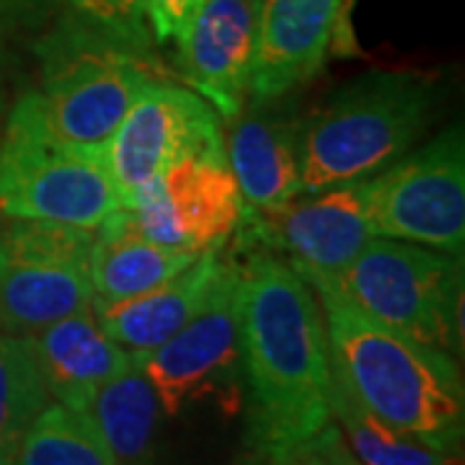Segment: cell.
<instances>
[{
    "mask_svg": "<svg viewBox=\"0 0 465 465\" xmlns=\"http://www.w3.org/2000/svg\"><path fill=\"white\" fill-rule=\"evenodd\" d=\"M235 292L249 448H295L331 421V351L313 287L292 262L243 251Z\"/></svg>",
    "mask_w": 465,
    "mask_h": 465,
    "instance_id": "1",
    "label": "cell"
},
{
    "mask_svg": "<svg viewBox=\"0 0 465 465\" xmlns=\"http://www.w3.org/2000/svg\"><path fill=\"white\" fill-rule=\"evenodd\" d=\"M313 292L326 323L331 370L351 396L388 427L460 458L465 388L455 357L382 326L326 287Z\"/></svg>",
    "mask_w": 465,
    "mask_h": 465,
    "instance_id": "2",
    "label": "cell"
},
{
    "mask_svg": "<svg viewBox=\"0 0 465 465\" xmlns=\"http://www.w3.org/2000/svg\"><path fill=\"white\" fill-rule=\"evenodd\" d=\"M434 85L416 73L372 70L300 119V194L365 182L396 163L427 127Z\"/></svg>",
    "mask_w": 465,
    "mask_h": 465,
    "instance_id": "3",
    "label": "cell"
},
{
    "mask_svg": "<svg viewBox=\"0 0 465 465\" xmlns=\"http://www.w3.org/2000/svg\"><path fill=\"white\" fill-rule=\"evenodd\" d=\"M295 269L382 326L463 357V256L378 235L339 274Z\"/></svg>",
    "mask_w": 465,
    "mask_h": 465,
    "instance_id": "4",
    "label": "cell"
},
{
    "mask_svg": "<svg viewBox=\"0 0 465 465\" xmlns=\"http://www.w3.org/2000/svg\"><path fill=\"white\" fill-rule=\"evenodd\" d=\"M42 109L67 143L104 153L106 143L158 70L137 50L70 14L36 45Z\"/></svg>",
    "mask_w": 465,
    "mask_h": 465,
    "instance_id": "5",
    "label": "cell"
},
{
    "mask_svg": "<svg viewBox=\"0 0 465 465\" xmlns=\"http://www.w3.org/2000/svg\"><path fill=\"white\" fill-rule=\"evenodd\" d=\"M124 207L104 153L67 143L39 96H21L0 134V223L54 220L96 231Z\"/></svg>",
    "mask_w": 465,
    "mask_h": 465,
    "instance_id": "6",
    "label": "cell"
},
{
    "mask_svg": "<svg viewBox=\"0 0 465 465\" xmlns=\"http://www.w3.org/2000/svg\"><path fill=\"white\" fill-rule=\"evenodd\" d=\"M238 277V264L228 262L200 313L161 347L133 357L158 396L161 414L168 419H179L204 403H215L228 416L243 409L235 316Z\"/></svg>",
    "mask_w": 465,
    "mask_h": 465,
    "instance_id": "7",
    "label": "cell"
},
{
    "mask_svg": "<svg viewBox=\"0 0 465 465\" xmlns=\"http://www.w3.org/2000/svg\"><path fill=\"white\" fill-rule=\"evenodd\" d=\"M365 192L381 238L463 256L465 143L460 127H450L421 150L401 155L367 179Z\"/></svg>",
    "mask_w": 465,
    "mask_h": 465,
    "instance_id": "8",
    "label": "cell"
},
{
    "mask_svg": "<svg viewBox=\"0 0 465 465\" xmlns=\"http://www.w3.org/2000/svg\"><path fill=\"white\" fill-rule=\"evenodd\" d=\"M127 210L153 243L204 253L223 249L238 231L243 200L225 153H200L143 183Z\"/></svg>",
    "mask_w": 465,
    "mask_h": 465,
    "instance_id": "9",
    "label": "cell"
},
{
    "mask_svg": "<svg viewBox=\"0 0 465 465\" xmlns=\"http://www.w3.org/2000/svg\"><path fill=\"white\" fill-rule=\"evenodd\" d=\"M200 153H225L215 109L192 88L155 78L106 143L104 163L130 207L143 183Z\"/></svg>",
    "mask_w": 465,
    "mask_h": 465,
    "instance_id": "10",
    "label": "cell"
},
{
    "mask_svg": "<svg viewBox=\"0 0 465 465\" xmlns=\"http://www.w3.org/2000/svg\"><path fill=\"white\" fill-rule=\"evenodd\" d=\"M365 182L302 192L269 215L243 213L235 231L241 251H284L300 269L339 274L378 238L367 210Z\"/></svg>",
    "mask_w": 465,
    "mask_h": 465,
    "instance_id": "11",
    "label": "cell"
},
{
    "mask_svg": "<svg viewBox=\"0 0 465 465\" xmlns=\"http://www.w3.org/2000/svg\"><path fill=\"white\" fill-rule=\"evenodd\" d=\"M262 0H204L182 36L186 84L223 119L251 96Z\"/></svg>",
    "mask_w": 465,
    "mask_h": 465,
    "instance_id": "12",
    "label": "cell"
},
{
    "mask_svg": "<svg viewBox=\"0 0 465 465\" xmlns=\"http://www.w3.org/2000/svg\"><path fill=\"white\" fill-rule=\"evenodd\" d=\"M228 122L223 140L243 213L269 215L300 194V119L274 99H253Z\"/></svg>",
    "mask_w": 465,
    "mask_h": 465,
    "instance_id": "13",
    "label": "cell"
},
{
    "mask_svg": "<svg viewBox=\"0 0 465 465\" xmlns=\"http://www.w3.org/2000/svg\"><path fill=\"white\" fill-rule=\"evenodd\" d=\"M344 0H262L251 99H284L316 78Z\"/></svg>",
    "mask_w": 465,
    "mask_h": 465,
    "instance_id": "14",
    "label": "cell"
},
{
    "mask_svg": "<svg viewBox=\"0 0 465 465\" xmlns=\"http://www.w3.org/2000/svg\"><path fill=\"white\" fill-rule=\"evenodd\" d=\"M228 262L220 249L204 251L194 264L143 295L114 302L94 300L91 313L112 341L133 357H143L200 313Z\"/></svg>",
    "mask_w": 465,
    "mask_h": 465,
    "instance_id": "15",
    "label": "cell"
},
{
    "mask_svg": "<svg viewBox=\"0 0 465 465\" xmlns=\"http://www.w3.org/2000/svg\"><path fill=\"white\" fill-rule=\"evenodd\" d=\"M29 344L52 399L78 414L88 409L104 382L134 362L130 351L101 331L91 311L67 316L32 333Z\"/></svg>",
    "mask_w": 465,
    "mask_h": 465,
    "instance_id": "16",
    "label": "cell"
},
{
    "mask_svg": "<svg viewBox=\"0 0 465 465\" xmlns=\"http://www.w3.org/2000/svg\"><path fill=\"white\" fill-rule=\"evenodd\" d=\"M202 253L168 249L153 243L134 225L133 213L124 207L106 217L96 228L94 249L88 259V277L94 287V300H114L143 295L153 287L176 277L192 266Z\"/></svg>",
    "mask_w": 465,
    "mask_h": 465,
    "instance_id": "17",
    "label": "cell"
},
{
    "mask_svg": "<svg viewBox=\"0 0 465 465\" xmlns=\"http://www.w3.org/2000/svg\"><path fill=\"white\" fill-rule=\"evenodd\" d=\"M91 302L88 266H0V331L32 336Z\"/></svg>",
    "mask_w": 465,
    "mask_h": 465,
    "instance_id": "18",
    "label": "cell"
},
{
    "mask_svg": "<svg viewBox=\"0 0 465 465\" xmlns=\"http://www.w3.org/2000/svg\"><path fill=\"white\" fill-rule=\"evenodd\" d=\"M116 465H153L161 406L137 362L104 382L84 411Z\"/></svg>",
    "mask_w": 465,
    "mask_h": 465,
    "instance_id": "19",
    "label": "cell"
},
{
    "mask_svg": "<svg viewBox=\"0 0 465 465\" xmlns=\"http://www.w3.org/2000/svg\"><path fill=\"white\" fill-rule=\"evenodd\" d=\"M331 419L336 421L349 450L362 465H455L450 458L427 442L388 427L375 414H370L351 396L341 378L331 370Z\"/></svg>",
    "mask_w": 465,
    "mask_h": 465,
    "instance_id": "20",
    "label": "cell"
},
{
    "mask_svg": "<svg viewBox=\"0 0 465 465\" xmlns=\"http://www.w3.org/2000/svg\"><path fill=\"white\" fill-rule=\"evenodd\" d=\"M50 401L29 336L0 331V465H14L24 437Z\"/></svg>",
    "mask_w": 465,
    "mask_h": 465,
    "instance_id": "21",
    "label": "cell"
},
{
    "mask_svg": "<svg viewBox=\"0 0 465 465\" xmlns=\"http://www.w3.org/2000/svg\"><path fill=\"white\" fill-rule=\"evenodd\" d=\"M14 465H116L85 414L50 403L26 432Z\"/></svg>",
    "mask_w": 465,
    "mask_h": 465,
    "instance_id": "22",
    "label": "cell"
},
{
    "mask_svg": "<svg viewBox=\"0 0 465 465\" xmlns=\"http://www.w3.org/2000/svg\"><path fill=\"white\" fill-rule=\"evenodd\" d=\"M96 231L54 220L0 223V266H88Z\"/></svg>",
    "mask_w": 465,
    "mask_h": 465,
    "instance_id": "23",
    "label": "cell"
},
{
    "mask_svg": "<svg viewBox=\"0 0 465 465\" xmlns=\"http://www.w3.org/2000/svg\"><path fill=\"white\" fill-rule=\"evenodd\" d=\"M75 16L114 34L137 50H150V26L143 0H67Z\"/></svg>",
    "mask_w": 465,
    "mask_h": 465,
    "instance_id": "24",
    "label": "cell"
},
{
    "mask_svg": "<svg viewBox=\"0 0 465 465\" xmlns=\"http://www.w3.org/2000/svg\"><path fill=\"white\" fill-rule=\"evenodd\" d=\"M204 0H143L145 18L153 36L158 42H182L194 14Z\"/></svg>",
    "mask_w": 465,
    "mask_h": 465,
    "instance_id": "25",
    "label": "cell"
},
{
    "mask_svg": "<svg viewBox=\"0 0 465 465\" xmlns=\"http://www.w3.org/2000/svg\"><path fill=\"white\" fill-rule=\"evenodd\" d=\"M300 455L305 465H362L349 450L347 440L341 437L333 419L300 445Z\"/></svg>",
    "mask_w": 465,
    "mask_h": 465,
    "instance_id": "26",
    "label": "cell"
},
{
    "mask_svg": "<svg viewBox=\"0 0 465 465\" xmlns=\"http://www.w3.org/2000/svg\"><path fill=\"white\" fill-rule=\"evenodd\" d=\"M47 0H0V42L32 21Z\"/></svg>",
    "mask_w": 465,
    "mask_h": 465,
    "instance_id": "27",
    "label": "cell"
},
{
    "mask_svg": "<svg viewBox=\"0 0 465 465\" xmlns=\"http://www.w3.org/2000/svg\"><path fill=\"white\" fill-rule=\"evenodd\" d=\"M241 465H305L300 455V445L295 448H249V458Z\"/></svg>",
    "mask_w": 465,
    "mask_h": 465,
    "instance_id": "28",
    "label": "cell"
}]
</instances>
